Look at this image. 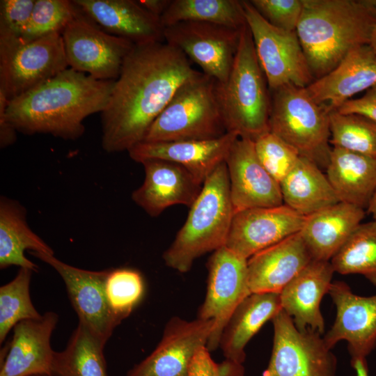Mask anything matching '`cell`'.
Returning <instances> with one entry per match:
<instances>
[{
  "mask_svg": "<svg viewBox=\"0 0 376 376\" xmlns=\"http://www.w3.org/2000/svg\"><path fill=\"white\" fill-rule=\"evenodd\" d=\"M199 72L184 53L165 42L134 45L101 113L103 150L128 152L143 141L178 89Z\"/></svg>",
  "mask_w": 376,
  "mask_h": 376,
  "instance_id": "6da1fadb",
  "label": "cell"
},
{
  "mask_svg": "<svg viewBox=\"0 0 376 376\" xmlns=\"http://www.w3.org/2000/svg\"><path fill=\"white\" fill-rule=\"evenodd\" d=\"M114 81L68 68L8 103L0 100V123L25 134L77 139L85 131L84 119L107 107Z\"/></svg>",
  "mask_w": 376,
  "mask_h": 376,
  "instance_id": "7a4b0ae2",
  "label": "cell"
},
{
  "mask_svg": "<svg viewBox=\"0 0 376 376\" xmlns=\"http://www.w3.org/2000/svg\"><path fill=\"white\" fill-rule=\"evenodd\" d=\"M302 1L296 33L315 80L354 49L369 45L376 24V0Z\"/></svg>",
  "mask_w": 376,
  "mask_h": 376,
  "instance_id": "3957f363",
  "label": "cell"
},
{
  "mask_svg": "<svg viewBox=\"0 0 376 376\" xmlns=\"http://www.w3.org/2000/svg\"><path fill=\"white\" fill-rule=\"evenodd\" d=\"M234 212L224 162L204 181L185 224L163 253L166 266L187 272L196 258L224 246Z\"/></svg>",
  "mask_w": 376,
  "mask_h": 376,
  "instance_id": "277c9868",
  "label": "cell"
},
{
  "mask_svg": "<svg viewBox=\"0 0 376 376\" xmlns=\"http://www.w3.org/2000/svg\"><path fill=\"white\" fill-rule=\"evenodd\" d=\"M219 91L228 132L254 141L270 132V92L246 22L229 77L219 84Z\"/></svg>",
  "mask_w": 376,
  "mask_h": 376,
  "instance_id": "5b68a950",
  "label": "cell"
},
{
  "mask_svg": "<svg viewBox=\"0 0 376 376\" xmlns=\"http://www.w3.org/2000/svg\"><path fill=\"white\" fill-rule=\"evenodd\" d=\"M226 133L219 83L200 72L178 89L143 141L208 140Z\"/></svg>",
  "mask_w": 376,
  "mask_h": 376,
  "instance_id": "8992f818",
  "label": "cell"
},
{
  "mask_svg": "<svg viewBox=\"0 0 376 376\" xmlns=\"http://www.w3.org/2000/svg\"><path fill=\"white\" fill-rule=\"evenodd\" d=\"M269 92L270 132L325 170L332 148L328 107L316 102L306 87L286 84Z\"/></svg>",
  "mask_w": 376,
  "mask_h": 376,
  "instance_id": "52a82bcc",
  "label": "cell"
},
{
  "mask_svg": "<svg viewBox=\"0 0 376 376\" xmlns=\"http://www.w3.org/2000/svg\"><path fill=\"white\" fill-rule=\"evenodd\" d=\"M68 68L61 33L32 40L0 37V91L8 100Z\"/></svg>",
  "mask_w": 376,
  "mask_h": 376,
  "instance_id": "ba28073f",
  "label": "cell"
},
{
  "mask_svg": "<svg viewBox=\"0 0 376 376\" xmlns=\"http://www.w3.org/2000/svg\"><path fill=\"white\" fill-rule=\"evenodd\" d=\"M256 54L269 91L286 84L307 87L313 77L296 31L269 24L249 1H242Z\"/></svg>",
  "mask_w": 376,
  "mask_h": 376,
  "instance_id": "9c48e42d",
  "label": "cell"
},
{
  "mask_svg": "<svg viewBox=\"0 0 376 376\" xmlns=\"http://www.w3.org/2000/svg\"><path fill=\"white\" fill-rule=\"evenodd\" d=\"M273 347L261 376H337L336 357L320 333L299 330L281 310L272 320Z\"/></svg>",
  "mask_w": 376,
  "mask_h": 376,
  "instance_id": "30bf717a",
  "label": "cell"
},
{
  "mask_svg": "<svg viewBox=\"0 0 376 376\" xmlns=\"http://www.w3.org/2000/svg\"><path fill=\"white\" fill-rule=\"evenodd\" d=\"M77 8L61 33L69 68L96 79L116 80L134 44L105 31Z\"/></svg>",
  "mask_w": 376,
  "mask_h": 376,
  "instance_id": "8fae6325",
  "label": "cell"
},
{
  "mask_svg": "<svg viewBox=\"0 0 376 376\" xmlns=\"http://www.w3.org/2000/svg\"><path fill=\"white\" fill-rule=\"evenodd\" d=\"M207 268V292L197 318L214 321L206 345L211 352L219 347L223 330L236 308L252 292L249 285L247 260L225 246L213 252Z\"/></svg>",
  "mask_w": 376,
  "mask_h": 376,
  "instance_id": "7c38bea8",
  "label": "cell"
},
{
  "mask_svg": "<svg viewBox=\"0 0 376 376\" xmlns=\"http://www.w3.org/2000/svg\"><path fill=\"white\" fill-rule=\"evenodd\" d=\"M240 30L220 24L182 22L164 29L166 43L171 45L219 84L226 82L237 50Z\"/></svg>",
  "mask_w": 376,
  "mask_h": 376,
  "instance_id": "4fadbf2b",
  "label": "cell"
},
{
  "mask_svg": "<svg viewBox=\"0 0 376 376\" xmlns=\"http://www.w3.org/2000/svg\"><path fill=\"white\" fill-rule=\"evenodd\" d=\"M52 267L63 279L79 322L104 346L122 322L111 311L105 293L109 269L93 271L67 264L54 254L31 252Z\"/></svg>",
  "mask_w": 376,
  "mask_h": 376,
  "instance_id": "5bb4252c",
  "label": "cell"
},
{
  "mask_svg": "<svg viewBox=\"0 0 376 376\" xmlns=\"http://www.w3.org/2000/svg\"><path fill=\"white\" fill-rule=\"evenodd\" d=\"M213 325L212 320L173 317L155 349L127 376H188L191 363L198 350L207 345Z\"/></svg>",
  "mask_w": 376,
  "mask_h": 376,
  "instance_id": "9a60e30c",
  "label": "cell"
},
{
  "mask_svg": "<svg viewBox=\"0 0 376 376\" xmlns=\"http://www.w3.org/2000/svg\"><path fill=\"white\" fill-rule=\"evenodd\" d=\"M305 217L283 204L234 212L225 246L248 260L258 252L299 233Z\"/></svg>",
  "mask_w": 376,
  "mask_h": 376,
  "instance_id": "2e32d148",
  "label": "cell"
},
{
  "mask_svg": "<svg viewBox=\"0 0 376 376\" xmlns=\"http://www.w3.org/2000/svg\"><path fill=\"white\" fill-rule=\"evenodd\" d=\"M328 294L336 307V317L323 337L326 345L332 349L346 340L351 361L366 360L376 347V295H358L341 281L331 282Z\"/></svg>",
  "mask_w": 376,
  "mask_h": 376,
  "instance_id": "e0dca14e",
  "label": "cell"
},
{
  "mask_svg": "<svg viewBox=\"0 0 376 376\" xmlns=\"http://www.w3.org/2000/svg\"><path fill=\"white\" fill-rule=\"evenodd\" d=\"M58 315L47 311L13 329V336L1 352L0 376L51 375L54 350L50 340Z\"/></svg>",
  "mask_w": 376,
  "mask_h": 376,
  "instance_id": "ac0fdd59",
  "label": "cell"
},
{
  "mask_svg": "<svg viewBox=\"0 0 376 376\" xmlns=\"http://www.w3.org/2000/svg\"><path fill=\"white\" fill-rule=\"evenodd\" d=\"M235 212L283 204L280 185L259 161L253 141L237 137L225 159Z\"/></svg>",
  "mask_w": 376,
  "mask_h": 376,
  "instance_id": "d6986e66",
  "label": "cell"
},
{
  "mask_svg": "<svg viewBox=\"0 0 376 376\" xmlns=\"http://www.w3.org/2000/svg\"><path fill=\"white\" fill-rule=\"evenodd\" d=\"M145 178L132 194V199L150 217L159 216L175 205L191 207L203 182L185 167L166 160L147 159L141 162Z\"/></svg>",
  "mask_w": 376,
  "mask_h": 376,
  "instance_id": "ffe728a7",
  "label": "cell"
},
{
  "mask_svg": "<svg viewBox=\"0 0 376 376\" xmlns=\"http://www.w3.org/2000/svg\"><path fill=\"white\" fill-rule=\"evenodd\" d=\"M237 137L236 134L228 132L219 138L208 140L142 141L128 153L132 159L139 163L147 159H162L178 164L204 182L216 167L225 162Z\"/></svg>",
  "mask_w": 376,
  "mask_h": 376,
  "instance_id": "44dd1931",
  "label": "cell"
},
{
  "mask_svg": "<svg viewBox=\"0 0 376 376\" xmlns=\"http://www.w3.org/2000/svg\"><path fill=\"white\" fill-rule=\"evenodd\" d=\"M72 2L105 31L134 45L164 40L159 17L134 0H73Z\"/></svg>",
  "mask_w": 376,
  "mask_h": 376,
  "instance_id": "7402d4cb",
  "label": "cell"
},
{
  "mask_svg": "<svg viewBox=\"0 0 376 376\" xmlns=\"http://www.w3.org/2000/svg\"><path fill=\"white\" fill-rule=\"evenodd\" d=\"M334 270L330 261L313 260L281 291L283 310L299 330L308 328L321 334L324 320L320 306L329 292Z\"/></svg>",
  "mask_w": 376,
  "mask_h": 376,
  "instance_id": "603a6c76",
  "label": "cell"
},
{
  "mask_svg": "<svg viewBox=\"0 0 376 376\" xmlns=\"http://www.w3.org/2000/svg\"><path fill=\"white\" fill-rule=\"evenodd\" d=\"M312 260L299 232L294 234L247 260L250 290L280 293Z\"/></svg>",
  "mask_w": 376,
  "mask_h": 376,
  "instance_id": "cb8c5ba5",
  "label": "cell"
},
{
  "mask_svg": "<svg viewBox=\"0 0 376 376\" xmlns=\"http://www.w3.org/2000/svg\"><path fill=\"white\" fill-rule=\"evenodd\" d=\"M376 85V54L368 45L352 50L330 72L306 88L313 100L330 111Z\"/></svg>",
  "mask_w": 376,
  "mask_h": 376,
  "instance_id": "d4e9b609",
  "label": "cell"
},
{
  "mask_svg": "<svg viewBox=\"0 0 376 376\" xmlns=\"http://www.w3.org/2000/svg\"><path fill=\"white\" fill-rule=\"evenodd\" d=\"M365 210L338 202L305 217L299 234L313 260L330 261L365 217Z\"/></svg>",
  "mask_w": 376,
  "mask_h": 376,
  "instance_id": "484cf974",
  "label": "cell"
},
{
  "mask_svg": "<svg viewBox=\"0 0 376 376\" xmlns=\"http://www.w3.org/2000/svg\"><path fill=\"white\" fill-rule=\"evenodd\" d=\"M325 171L340 201L367 209L376 191V156L332 147Z\"/></svg>",
  "mask_w": 376,
  "mask_h": 376,
  "instance_id": "4316f807",
  "label": "cell"
},
{
  "mask_svg": "<svg viewBox=\"0 0 376 376\" xmlns=\"http://www.w3.org/2000/svg\"><path fill=\"white\" fill-rule=\"evenodd\" d=\"M281 309L279 293L252 292L246 297L223 330L219 347L226 359L242 364L248 342Z\"/></svg>",
  "mask_w": 376,
  "mask_h": 376,
  "instance_id": "83f0119b",
  "label": "cell"
},
{
  "mask_svg": "<svg viewBox=\"0 0 376 376\" xmlns=\"http://www.w3.org/2000/svg\"><path fill=\"white\" fill-rule=\"evenodd\" d=\"M27 250L54 254V250L29 227L25 208L18 201L1 196L0 268L14 265L38 272V265L25 256Z\"/></svg>",
  "mask_w": 376,
  "mask_h": 376,
  "instance_id": "f1b7e54d",
  "label": "cell"
},
{
  "mask_svg": "<svg viewBox=\"0 0 376 376\" xmlns=\"http://www.w3.org/2000/svg\"><path fill=\"white\" fill-rule=\"evenodd\" d=\"M322 170L300 157L279 184L283 204L306 217L340 202Z\"/></svg>",
  "mask_w": 376,
  "mask_h": 376,
  "instance_id": "f546056e",
  "label": "cell"
},
{
  "mask_svg": "<svg viewBox=\"0 0 376 376\" xmlns=\"http://www.w3.org/2000/svg\"><path fill=\"white\" fill-rule=\"evenodd\" d=\"M104 348V345L79 322L65 348L54 352L52 376H108Z\"/></svg>",
  "mask_w": 376,
  "mask_h": 376,
  "instance_id": "4dcf8cb0",
  "label": "cell"
},
{
  "mask_svg": "<svg viewBox=\"0 0 376 376\" xmlns=\"http://www.w3.org/2000/svg\"><path fill=\"white\" fill-rule=\"evenodd\" d=\"M164 27L182 22L212 23L240 30L246 24L242 1L171 0L160 17Z\"/></svg>",
  "mask_w": 376,
  "mask_h": 376,
  "instance_id": "1f68e13d",
  "label": "cell"
},
{
  "mask_svg": "<svg viewBox=\"0 0 376 376\" xmlns=\"http://www.w3.org/2000/svg\"><path fill=\"white\" fill-rule=\"evenodd\" d=\"M330 263L335 272L361 274L376 285V221L359 224Z\"/></svg>",
  "mask_w": 376,
  "mask_h": 376,
  "instance_id": "d6a6232c",
  "label": "cell"
},
{
  "mask_svg": "<svg viewBox=\"0 0 376 376\" xmlns=\"http://www.w3.org/2000/svg\"><path fill=\"white\" fill-rule=\"evenodd\" d=\"M34 272L19 268L15 278L0 287V343L19 322L40 318L30 295V284Z\"/></svg>",
  "mask_w": 376,
  "mask_h": 376,
  "instance_id": "836d02e7",
  "label": "cell"
},
{
  "mask_svg": "<svg viewBox=\"0 0 376 376\" xmlns=\"http://www.w3.org/2000/svg\"><path fill=\"white\" fill-rule=\"evenodd\" d=\"M331 147L376 156V123L363 116L329 112Z\"/></svg>",
  "mask_w": 376,
  "mask_h": 376,
  "instance_id": "e575fe53",
  "label": "cell"
},
{
  "mask_svg": "<svg viewBox=\"0 0 376 376\" xmlns=\"http://www.w3.org/2000/svg\"><path fill=\"white\" fill-rule=\"evenodd\" d=\"M104 288L110 308L123 320L142 299L145 285L139 272L121 267L109 269Z\"/></svg>",
  "mask_w": 376,
  "mask_h": 376,
  "instance_id": "d590c367",
  "label": "cell"
},
{
  "mask_svg": "<svg viewBox=\"0 0 376 376\" xmlns=\"http://www.w3.org/2000/svg\"><path fill=\"white\" fill-rule=\"evenodd\" d=\"M77 8L72 1L36 0L29 24L21 38L35 40L63 31L74 18Z\"/></svg>",
  "mask_w": 376,
  "mask_h": 376,
  "instance_id": "8d00e7d4",
  "label": "cell"
},
{
  "mask_svg": "<svg viewBox=\"0 0 376 376\" xmlns=\"http://www.w3.org/2000/svg\"><path fill=\"white\" fill-rule=\"evenodd\" d=\"M253 142L261 164L280 184L295 166L300 157L299 152L272 132L264 134Z\"/></svg>",
  "mask_w": 376,
  "mask_h": 376,
  "instance_id": "74e56055",
  "label": "cell"
},
{
  "mask_svg": "<svg viewBox=\"0 0 376 376\" xmlns=\"http://www.w3.org/2000/svg\"><path fill=\"white\" fill-rule=\"evenodd\" d=\"M256 10L272 25L296 31L303 10L302 0H251Z\"/></svg>",
  "mask_w": 376,
  "mask_h": 376,
  "instance_id": "f35d334b",
  "label": "cell"
},
{
  "mask_svg": "<svg viewBox=\"0 0 376 376\" xmlns=\"http://www.w3.org/2000/svg\"><path fill=\"white\" fill-rule=\"evenodd\" d=\"M36 0L0 1V37L21 38L29 24Z\"/></svg>",
  "mask_w": 376,
  "mask_h": 376,
  "instance_id": "ab89813d",
  "label": "cell"
},
{
  "mask_svg": "<svg viewBox=\"0 0 376 376\" xmlns=\"http://www.w3.org/2000/svg\"><path fill=\"white\" fill-rule=\"evenodd\" d=\"M188 376H245L243 365L226 359L215 362L206 346L196 353L189 369Z\"/></svg>",
  "mask_w": 376,
  "mask_h": 376,
  "instance_id": "60d3db41",
  "label": "cell"
},
{
  "mask_svg": "<svg viewBox=\"0 0 376 376\" xmlns=\"http://www.w3.org/2000/svg\"><path fill=\"white\" fill-rule=\"evenodd\" d=\"M334 110L341 113L361 115L376 123V85L367 90L361 97L352 98Z\"/></svg>",
  "mask_w": 376,
  "mask_h": 376,
  "instance_id": "b9f144b4",
  "label": "cell"
},
{
  "mask_svg": "<svg viewBox=\"0 0 376 376\" xmlns=\"http://www.w3.org/2000/svg\"><path fill=\"white\" fill-rule=\"evenodd\" d=\"M137 1L147 11L160 18L169 6L171 0H139Z\"/></svg>",
  "mask_w": 376,
  "mask_h": 376,
  "instance_id": "7bdbcfd3",
  "label": "cell"
},
{
  "mask_svg": "<svg viewBox=\"0 0 376 376\" xmlns=\"http://www.w3.org/2000/svg\"><path fill=\"white\" fill-rule=\"evenodd\" d=\"M367 212L376 221V191L367 207Z\"/></svg>",
  "mask_w": 376,
  "mask_h": 376,
  "instance_id": "ee69618b",
  "label": "cell"
},
{
  "mask_svg": "<svg viewBox=\"0 0 376 376\" xmlns=\"http://www.w3.org/2000/svg\"><path fill=\"white\" fill-rule=\"evenodd\" d=\"M368 45L376 54V24L373 29Z\"/></svg>",
  "mask_w": 376,
  "mask_h": 376,
  "instance_id": "f6af8a7d",
  "label": "cell"
},
{
  "mask_svg": "<svg viewBox=\"0 0 376 376\" xmlns=\"http://www.w3.org/2000/svg\"><path fill=\"white\" fill-rule=\"evenodd\" d=\"M33 376H51V375H33Z\"/></svg>",
  "mask_w": 376,
  "mask_h": 376,
  "instance_id": "bcb514c9",
  "label": "cell"
}]
</instances>
